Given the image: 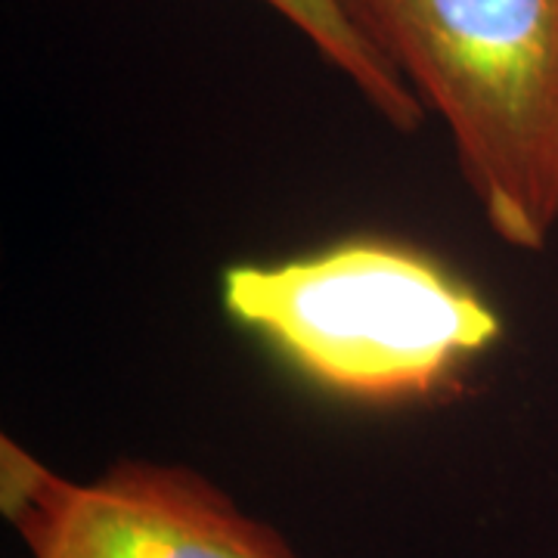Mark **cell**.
I'll list each match as a JSON object with an SVG mask.
<instances>
[{"label": "cell", "mask_w": 558, "mask_h": 558, "mask_svg": "<svg viewBox=\"0 0 558 558\" xmlns=\"http://www.w3.org/2000/svg\"><path fill=\"white\" fill-rule=\"evenodd\" d=\"M220 301L304 379L369 407L438 398L502 339L497 307L475 286L388 236L233 264Z\"/></svg>", "instance_id": "cell-1"}, {"label": "cell", "mask_w": 558, "mask_h": 558, "mask_svg": "<svg viewBox=\"0 0 558 558\" xmlns=\"http://www.w3.org/2000/svg\"><path fill=\"white\" fill-rule=\"evenodd\" d=\"M450 131L494 236L543 252L558 227V0H341Z\"/></svg>", "instance_id": "cell-2"}, {"label": "cell", "mask_w": 558, "mask_h": 558, "mask_svg": "<svg viewBox=\"0 0 558 558\" xmlns=\"http://www.w3.org/2000/svg\"><path fill=\"white\" fill-rule=\"evenodd\" d=\"M28 558H301L202 472L116 459L97 478L57 475L13 524Z\"/></svg>", "instance_id": "cell-3"}, {"label": "cell", "mask_w": 558, "mask_h": 558, "mask_svg": "<svg viewBox=\"0 0 558 558\" xmlns=\"http://www.w3.org/2000/svg\"><path fill=\"white\" fill-rule=\"evenodd\" d=\"M260 3H267L279 20L289 22L329 69L348 78V84L388 128H395L403 137H413L422 128L425 121L422 100L400 78L398 69L373 47V40L351 22L341 0H260Z\"/></svg>", "instance_id": "cell-4"}, {"label": "cell", "mask_w": 558, "mask_h": 558, "mask_svg": "<svg viewBox=\"0 0 558 558\" xmlns=\"http://www.w3.org/2000/svg\"><path fill=\"white\" fill-rule=\"evenodd\" d=\"M60 472L50 469L44 459H38L20 440L3 435L0 438V512L10 524L25 519L38 499L47 494Z\"/></svg>", "instance_id": "cell-5"}]
</instances>
